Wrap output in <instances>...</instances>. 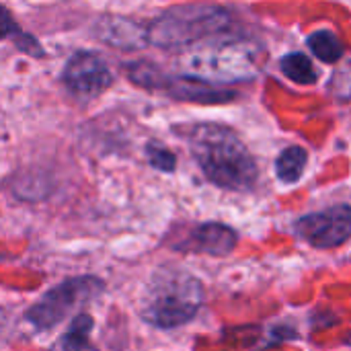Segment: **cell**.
<instances>
[{
	"mask_svg": "<svg viewBox=\"0 0 351 351\" xmlns=\"http://www.w3.org/2000/svg\"><path fill=\"white\" fill-rule=\"evenodd\" d=\"M189 144L199 169L214 185L230 191H251L255 187L257 162L232 130L202 123L191 132Z\"/></svg>",
	"mask_w": 351,
	"mask_h": 351,
	"instance_id": "1",
	"label": "cell"
},
{
	"mask_svg": "<svg viewBox=\"0 0 351 351\" xmlns=\"http://www.w3.org/2000/svg\"><path fill=\"white\" fill-rule=\"evenodd\" d=\"M204 302L197 278L179 267H160L148 280L140 298V317L158 329H175L189 323Z\"/></svg>",
	"mask_w": 351,
	"mask_h": 351,
	"instance_id": "2",
	"label": "cell"
},
{
	"mask_svg": "<svg viewBox=\"0 0 351 351\" xmlns=\"http://www.w3.org/2000/svg\"><path fill=\"white\" fill-rule=\"evenodd\" d=\"M259 49L241 39L208 41L179 58L181 74L206 84L249 80L259 72Z\"/></svg>",
	"mask_w": 351,
	"mask_h": 351,
	"instance_id": "3",
	"label": "cell"
},
{
	"mask_svg": "<svg viewBox=\"0 0 351 351\" xmlns=\"http://www.w3.org/2000/svg\"><path fill=\"white\" fill-rule=\"evenodd\" d=\"M230 14L216 4H183L154 19L148 31V43L156 47H191L206 37L224 31Z\"/></svg>",
	"mask_w": 351,
	"mask_h": 351,
	"instance_id": "4",
	"label": "cell"
},
{
	"mask_svg": "<svg viewBox=\"0 0 351 351\" xmlns=\"http://www.w3.org/2000/svg\"><path fill=\"white\" fill-rule=\"evenodd\" d=\"M103 282L95 276H80L70 278L56 288H51L47 294H43L25 315V319L37 329V331H51L58 327L64 319H68L72 313L80 311L84 304L101 296Z\"/></svg>",
	"mask_w": 351,
	"mask_h": 351,
	"instance_id": "5",
	"label": "cell"
},
{
	"mask_svg": "<svg viewBox=\"0 0 351 351\" xmlns=\"http://www.w3.org/2000/svg\"><path fill=\"white\" fill-rule=\"evenodd\" d=\"M294 230L296 237H300L315 249L341 247L351 237V208L339 204L321 212L306 214L298 218Z\"/></svg>",
	"mask_w": 351,
	"mask_h": 351,
	"instance_id": "6",
	"label": "cell"
},
{
	"mask_svg": "<svg viewBox=\"0 0 351 351\" xmlns=\"http://www.w3.org/2000/svg\"><path fill=\"white\" fill-rule=\"evenodd\" d=\"M62 80L72 95L82 97V99H93L111 86L113 76L107 64L97 53L78 51L68 60Z\"/></svg>",
	"mask_w": 351,
	"mask_h": 351,
	"instance_id": "7",
	"label": "cell"
},
{
	"mask_svg": "<svg viewBox=\"0 0 351 351\" xmlns=\"http://www.w3.org/2000/svg\"><path fill=\"white\" fill-rule=\"evenodd\" d=\"M237 232L224 224L218 222H208L202 226H195L189 237L187 243L181 245V249H189L195 253H206V255H214V257H224L230 255L232 249L237 247Z\"/></svg>",
	"mask_w": 351,
	"mask_h": 351,
	"instance_id": "8",
	"label": "cell"
},
{
	"mask_svg": "<svg viewBox=\"0 0 351 351\" xmlns=\"http://www.w3.org/2000/svg\"><path fill=\"white\" fill-rule=\"evenodd\" d=\"M95 33L109 45L119 47V49H138L142 45L148 43V31L146 27L138 25L132 19L125 16H115V14H107L103 16L97 27Z\"/></svg>",
	"mask_w": 351,
	"mask_h": 351,
	"instance_id": "9",
	"label": "cell"
},
{
	"mask_svg": "<svg viewBox=\"0 0 351 351\" xmlns=\"http://www.w3.org/2000/svg\"><path fill=\"white\" fill-rule=\"evenodd\" d=\"M90 331H93V319L88 315H76L66 335H62L53 346V351H99L88 339Z\"/></svg>",
	"mask_w": 351,
	"mask_h": 351,
	"instance_id": "10",
	"label": "cell"
},
{
	"mask_svg": "<svg viewBox=\"0 0 351 351\" xmlns=\"http://www.w3.org/2000/svg\"><path fill=\"white\" fill-rule=\"evenodd\" d=\"M306 160H308V154L304 148H300V146L286 148L276 160V173H278L280 181L296 183L306 169Z\"/></svg>",
	"mask_w": 351,
	"mask_h": 351,
	"instance_id": "11",
	"label": "cell"
},
{
	"mask_svg": "<svg viewBox=\"0 0 351 351\" xmlns=\"http://www.w3.org/2000/svg\"><path fill=\"white\" fill-rule=\"evenodd\" d=\"M308 47L311 51L327 62V64H335L343 58V45L339 41V37L331 31H317L308 37Z\"/></svg>",
	"mask_w": 351,
	"mask_h": 351,
	"instance_id": "12",
	"label": "cell"
},
{
	"mask_svg": "<svg viewBox=\"0 0 351 351\" xmlns=\"http://www.w3.org/2000/svg\"><path fill=\"white\" fill-rule=\"evenodd\" d=\"M282 72H284L290 80H294V82H298V84H313V82L317 80V72H315L311 60H308L304 53H298V51L288 53V56L282 60Z\"/></svg>",
	"mask_w": 351,
	"mask_h": 351,
	"instance_id": "13",
	"label": "cell"
},
{
	"mask_svg": "<svg viewBox=\"0 0 351 351\" xmlns=\"http://www.w3.org/2000/svg\"><path fill=\"white\" fill-rule=\"evenodd\" d=\"M146 154H148V160L154 169L162 171V173H173L175 171V165H177V158L171 150L158 146V144H150L146 148Z\"/></svg>",
	"mask_w": 351,
	"mask_h": 351,
	"instance_id": "14",
	"label": "cell"
},
{
	"mask_svg": "<svg viewBox=\"0 0 351 351\" xmlns=\"http://www.w3.org/2000/svg\"><path fill=\"white\" fill-rule=\"evenodd\" d=\"M16 33H19V25L12 21V16L8 14V10L0 6V39L14 37Z\"/></svg>",
	"mask_w": 351,
	"mask_h": 351,
	"instance_id": "15",
	"label": "cell"
},
{
	"mask_svg": "<svg viewBox=\"0 0 351 351\" xmlns=\"http://www.w3.org/2000/svg\"><path fill=\"white\" fill-rule=\"evenodd\" d=\"M350 346H351V337H350Z\"/></svg>",
	"mask_w": 351,
	"mask_h": 351,
	"instance_id": "16",
	"label": "cell"
}]
</instances>
